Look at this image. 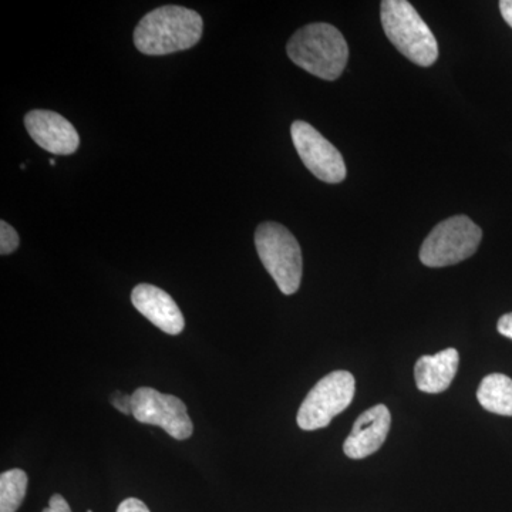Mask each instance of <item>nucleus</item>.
Listing matches in <instances>:
<instances>
[{"instance_id":"1a4fd4ad","label":"nucleus","mask_w":512,"mask_h":512,"mask_svg":"<svg viewBox=\"0 0 512 512\" xmlns=\"http://www.w3.org/2000/svg\"><path fill=\"white\" fill-rule=\"evenodd\" d=\"M25 126L37 146L57 156H70L80 146L76 128L55 111H29L25 117Z\"/></svg>"},{"instance_id":"ddd939ff","label":"nucleus","mask_w":512,"mask_h":512,"mask_svg":"<svg viewBox=\"0 0 512 512\" xmlns=\"http://www.w3.org/2000/svg\"><path fill=\"white\" fill-rule=\"evenodd\" d=\"M477 399L487 412L512 416V379L493 373L484 377L477 390Z\"/></svg>"},{"instance_id":"0eeeda50","label":"nucleus","mask_w":512,"mask_h":512,"mask_svg":"<svg viewBox=\"0 0 512 512\" xmlns=\"http://www.w3.org/2000/svg\"><path fill=\"white\" fill-rule=\"evenodd\" d=\"M131 412L140 423L161 427L175 440L190 439L194 433V424L183 400L151 387H138L131 394Z\"/></svg>"},{"instance_id":"a211bd4d","label":"nucleus","mask_w":512,"mask_h":512,"mask_svg":"<svg viewBox=\"0 0 512 512\" xmlns=\"http://www.w3.org/2000/svg\"><path fill=\"white\" fill-rule=\"evenodd\" d=\"M497 329L505 338L512 340V313H505L504 316H501Z\"/></svg>"},{"instance_id":"9b49d317","label":"nucleus","mask_w":512,"mask_h":512,"mask_svg":"<svg viewBox=\"0 0 512 512\" xmlns=\"http://www.w3.org/2000/svg\"><path fill=\"white\" fill-rule=\"evenodd\" d=\"M131 302L144 318L168 335L175 336L183 332V312L163 289L148 284L137 285L131 292Z\"/></svg>"},{"instance_id":"f8f14e48","label":"nucleus","mask_w":512,"mask_h":512,"mask_svg":"<svg viewBox=\"0 0 512 512\" xmlns=\"http://www.w3.org/2000/svg\"><path fill=\"white\" fill-rule=\"evenodd\" d=\"M460 355L448 348L434 356H421L414 366L417 389L429 394L444 392L456 376Z\"/></svg>"},{"instance_id":"412c9836","label":"nucleus","mask_w":512,"mask_h":512,"mask_svg":"<svg viewBox=\"0 0 512 512\" xmlns=\"http://www.w3.org/2000/svg\"><path fill=\"white\" fill-rule=\"evenodd\" d=\"M87 512H93V511H92V510H89V511H87Z\"/></svg>"},{"instance_id":"2eb2a0df","label":"nucleus","mask_w":512,"mask_h":512,"mask_svg":"<svg viewBox=\"0 0 512 512\" xmlns=\"http://www.w3.org/2000/svg\"><path fill=\"white\" fill-rule=\"evenodd\" d=\"M19 248V235L8 222H0V254L10 255Z\"/></svg>"},{"instance_id":"4468645a","label":"nucleus","mask_w":512,"mask_h":512,"mask_svg":"<svg viewBox=\"0 0 512 512\" xmlns=\"http://www.w3.org/2000/svg\"><path fill=\"white\" fill-rule=\"evenodd\" d=\"M29 478L20 468L5 471L0 476V512H16L28 491Z\"/></svg>"},{"instance_id":"f257e3e1","label":"nucleus","mask_w":512,"mask_h":512,"mask_svg":"<svg viewBox=\"0 0 512 512\" xmlns=\"http://www.w3.org/2000/svg\"><path fill=\"white\" fill-rule=\"evenodd\" d=\"M200 13L183 6H161L147 13L134 30V45L143 55L164 56L191 49L201 40Z\"/></svg>"},{"instance_id":"423d86ee","label":"nucleus","mask_w":512,"mask_h":512,"mask_svg":"<svg viewBox=\"0 0 512 512\" xmlns=\"http://www.w3.org/2000/svg\"><path fill=\"white\" fill-rule=\"evenodd\" d=\"M355 377L346 370L329 373L316 383L299 407L298 426L313 431L329 426L333 417L348 409L355 396Z\"/></svg>"},{"instance_id":"6ab92c4d","label":"nucleus","mask_w":512,"mask_h":512,"mask_svg":"<svg viewBox=\"0 0 512 512\" xmlns=\"http://www.w3.org/2000/svg\"><path fill=\"white\" fill-rule=\"evenodd\" d=\"M114 407L124 414H130L131 412V396L127 394L117 393V396L113 399Z\"/></svg>"},{"instance_id":"f3484780","label":"nucleus","mask_w":512,"mask_h":512,"mask_svg":"<svg viewBox=\"0 0 512 512\" xmlns=\"http://www.w3.org/2000/svg\"><path fill=\"white\" fill-rule=\"evenodd\" d=\"M43 512H72V510L63 495L55 494L50 497L49 507L45 508Z\"/></svg>"},{"instance_id":"dca6fc26","label":"nucleus","mask_w":512,"mask_h":512,"mask_svg":"<svg viewBox=\"0 0 512 512\" xmlns=\"http://www.w3.org/2000/svg\"><path fill=\"white\" fill-rule=\"evenodd\" d=\"M117 512H150L146 504L137 498H127L117 508Z\"/></svg>"},{"instance_id":"39448f33","label":"nucleus","mask_w":512,"mask_h":512,"mask_svg":"<svg viewBox=\"0 0 512 512\" xmlns=\"http://www.w3.org/2000/svg\"><path fill=\"white\" fill-rule=\"evenodd\" d=\"M483 231L466 215H456L437 224L420 249L421 264L444 268L466 261L476 254Z\"/></svg>"},{"instance_id":"6e6552de","label":"nucleus","mask_w":512,"mask_h":512,"mask_svg":"<svg viewBox=\"0 0 512 512\" xmlns=\"http://www.w3.org/2000/svg\"><path fill=\"white\" fill-rule=\"evenodd\" d=\"M293 146L305 167L323 183H342L348 174L338 148L306 121H295L291 127Z\"/></svg>"},{"instance_id":"f03ea898","label":"nucleus","mask_w":512,"mask_h":512,"mask_svg":"<svg viewBox=\"0 0 512 512\" xmlns=\"http://www.w3.org/2000/svg\"><path fill=\"white\" fill-rule=\"evenodd\" d=\"M296 66L319 79H339L349 60V46L339 29L329 23H312L299 29L286 46Z\"/></svg>"},{"instance_id":"aec40b11","label":"nucleus","mask_w":512,"mask_h":512,"mask_svg":"<svg viewBox=\"0 0 512 512\" xmlns=\"http://www.w3.org/2000/svg\"><path fill=\"white\" fill-rule=\"evenodd\" d=\"M500 10L505 22L512 28V0H501Z\"/></svg>"},{"instance_id":"7ed1b4c3","label":"nucleus","mask_w":512,"mask_h":512,"mask_svg":"<svg viewBox=\"0 0 512 512\" xmlns=\"http://www.w3.org/2000/svg\"><path fill=\"white\" fill-rule=\"evenodd\" d=\"M380 19L387 39L410 62L430 67L439 59L436 36L420 18L412 3L406 0H384L380 5Z\"/></svg>"},{"instance_id":"9d476101","label":"nucleus","mask_w":512,"mask_h":512,"mask_svg":"<svg viewBox=\"0 0 512 512\" xmlns=\"http://www.w3.org/2000/svg\"><path fill=\"white\" fill-rule=\"evenodd\" d=\"M390 426H392V414L384 404H377L360 414L356 423L353 424L352 433L343 444L346 456L353 460H360L375 454L386 441Z\"/></svg>"},{"instance_id":"20e7f679","label":"nucleus","mask_w":512,"mask_h":512,"mask_svg":"<svg viewBox=\"0 0 512 512\" xmlns=\"http://www.w3.org/2000/svg\"><path fill=\"white\" fill-rule=\"evenodd\" d=\"M255 247L266 271L284 295L298 292L302 282L303 259L299 242L278 222H264L255 232Z\"/></svg>"}]
</instances>
